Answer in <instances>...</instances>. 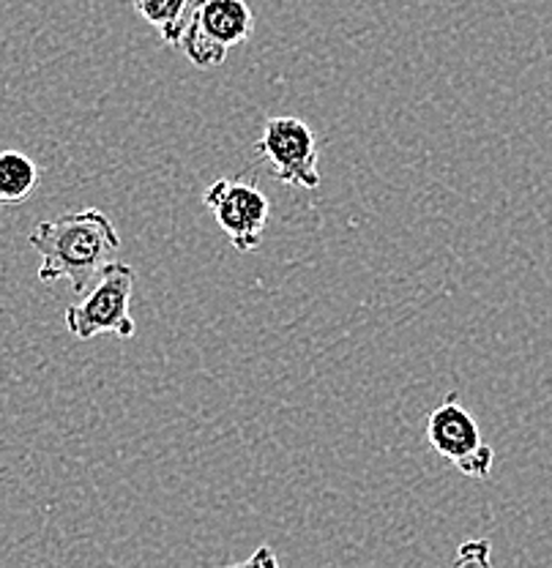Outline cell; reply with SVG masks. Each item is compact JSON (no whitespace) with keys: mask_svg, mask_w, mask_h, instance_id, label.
<instances>
[{"mask_svg":"<svg viewBox=\"0 0 552 568\" xmlns=\"http://www.w3.org/2000/svg\"><path fill=\"white\" fill-rule=\"evenodd\" d=\"M33 252L41 257L39 282L67 280L71 290L86 295L102 274L112 254L121 248V235L102 211L86 209L39 222L31 233Z\"/></svg>","mask_w":552,"mask_h":568,"instance_id":"cell-1","label":"cell"},{"mask_svg":"<svg viewBox=\"0 0 552 568\" xmlns=\"http://www.w3.org/2000/svg\"><path fill=\"white\" fill-rule=\"evenodd\" d=\"M254 28L247 0H192L175 50L198 69L222 67L228 52L243 44Z\"/></svg>","mask_w":552,"mask_h":568,"instance_id":"cell-2","label":"cell"},{"mask_svg":"<svg viewBox=\"0 0 552 568\" xmlns=\"http://www.w3.org/2000/svg\"><path fill=\"white\" fill-rule=\"evenodd\" d=\"M134 295V268L127 263H107L97 282L86 295L67 310V328L74 339H93L99 334H118L121 339H132L134 325L129 306Z\"/></svg>","mask_w":552,"mask_h":568,"instance_id":"cell-3","label":"cell"},{"mask_svg":"<svg viewBox=\"0 0 552 568\" xmlns=\"http://www.w3.org/2000/svg\"><path fill=\"white\" fill-rule=\"evenodd\" d=\"M254 148L265 159L279 183L301 189L320 186L318 138H314L310 123L301 121V118H269Z\"/></svg>","mask_w":552,"mask_h":568,"instance_id":"cell-4","label":"cell"},{"mask_svg":"<svg viewBox=\"0 0 552 568\" xmlns=\"http://www.w3.org/2000/svg\"><path fill=\"white\" fill-rule=\"evenodd\" d=\"M203 203L239 252H254L263 244L271 203L258 183L241 178H217L205 189Z\"/></svg>","mask_w":552,"mask_h":568,"instance_id":"cell-5","label":"cell"},{"mask_svg":"<svg viewBox=\"0 0 552 568\" xmlns=\"http://www.w3.org/2000/svg\"><path fill=\"white\" fill-rule=\"evenodd\" d=\"M426 440L443 459L456 465L462 476L471 467L473 457L482 454L486 446L476 418L460 405L456 394H449L443 405L430 413V418H426Z\"/></svg>","mask_w":552,"mask_h":568,"instance_id":"cell-6","label":"cell"},{"mask_svg":"<svg viewBox=\"0 0 552 568\" xmlns=\"http://www.w3.org/2000/svg\"><path fill=\"white\" fill-rule=\"evenodd\" d=\"M41 173L36 162L22 151H0V203L20 205L39 186Z\"/></svg>","mask_w":552,"mask_h":568,"instance_id":"cell-7","label":"cell"},{"mask_svg":"<svg viewBox=\"0 0 552 568\" xmlns=\"http://www.w3.org/2000/svg\"><path fill=\"white\" fill-rule=\"evenodd\" d=\"M189 6H192V0H134V11L140 14V20L157 28L168 47H178Z\"/></svg>","mask_w":552,"mask_h":568,"instance_id":"cell-8","label":"cell"},{"mask_svg":"<svg viewBox=\"0 0 552 568\" xmlns=\"http://www.w3.org/2000/svg\"><path fill=\"white\" fill-rule=\"evenodd\" d=\"M490 566H492V547L486 538L465 541L454 558V568H490Z\"/></svg>","mask_w":552,"mask_h":568,"instance_id":"cell-9","label":"cell"},{"mask_svg":"<svg viewBox=\"0 0 552 568\" xmlns=\"http://www.w3.org/2000/svg\"><path fill=\"white\" fill-rule=\"evenodd\" d=\"M224 568H279V560H277L274 549H271L269 544H263V547L254 549V552L249 555L243 564H233V566H224Z\"/></svg>","mask_w":552,"mask_h":568,"instance_id":"cell-10","label":"cell"}]
</instances>
